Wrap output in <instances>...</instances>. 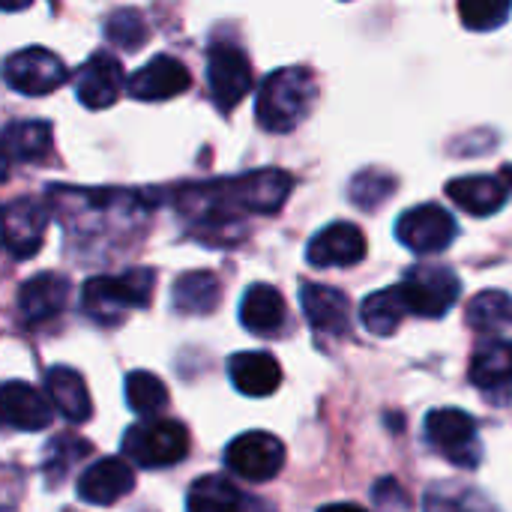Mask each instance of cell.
<instances>
[{"mask_svg":"<svg viewBox=\"0 0 512 512\" xmlns=\"http://www.w3.org/2000/svg\"><path fill=\"white\" fill-rule=\"evenodd\" d=\"M294 189V177L279 168H261L243 177L192 183L177 192V210L195 225H207L210 243H225V228L246 213H276Z\"/></svg>","mask_w":512,"mask_h":512,"instance_id":"1","label":"cell"},{"mask_svg":"<svg viewBox=\"0 0 512 512\" xmlns=\"http://www.w3.org/2000/svg\"><path fill=\"white\" fill-rule=\"evenodd\" d=\"M318 96V81L306 66H282L270 72L255 99V117L264 132L285 135L306 120Z\"/></svg>","mask_w":512,"mask_h":512,"instance_id":"2","label":"cell"},{"mask_svg":"<svg viewBox=\"0 0 512 512\" xmlns=\"http://www.w3.org/2000/svg\"><path fill=\"white\" fill-rule=\"evenodd\" d=\"M156 273L135 267L120 276H93L81 288V312L93 324L114 327L129 309H147L153 300Z\"/></svg>","mask_w":512,"mask_h":512,"instance_id":"3","label":"cell"},{"mask_svg":"<svg viewBox=\"0 0 512 512\" xmlns=\"http://www.w3.org/2000/svg\"><path fill=\"white\" fill-rule=\"evenodd\" d=\"M123 459L135 462L138 468L156 471V468H171L180 465L189 453V432L180 420H141L132 423L123 435Z\"/></svg>","mask_w":512,"mask_h":512,"instance_id":"4","label":"cell"},{"mask_svg":"<svg viewBox=\"0 0 512 512\" xmlns=\"http://www.w3.org/2000/svg\"><path fill=\"white\" fill-rule=\"evenodd\" d=\"M399 291H402L411 315L438 321L456 306V300L462 294V282H459L456 270H450L444 264H414L405 273V279L399 282Z\"/></svg>","mask_w":512,"mask_h":512,"instance_id":"5","label":"cell"},{"mask_svg":"<svg viewBox=\"0 0 512 512\" xmlns=\"http://www.w3.org/2000/svg\"><path fill=\"white\" fill-rule=\"evenodd\" d=\"M252 63L240 45L216 42L207 48V90L222 114H231L252 90Z\"/></svg>","mask_w":512,"mask_h":512,"instance_id":"6","label":"cell"},{"mask_svg":"<svg viewBox=\"0 0 512 512\" xmlns=\"http://www.w3.org/2000/svg\"><path fill=\"white\" fill-rule=\"evenodd\" d=\"M426 441L432 450H438L447 462L459 468H477L480 465V441H477V423L471 414L459 408H435L426 414Z\"/></svg>","mask_w":512,"mask_h":512,"instance_id":"7","label":"cell"},{"mask_svg":"<svg viewBox=\"0 0 512 512\" xmlns=\"http://www.w3.org/2000/svg\"><path fill=\"white\" fill-rule=\"evenodd\" d=\"M3 78H6V87L15 93L48 96L69 78V69L54 51L42 45H30V48L12 51L3 60Z\"/></svg>","mask_w":512,"mask_h":512,"instance_id":"8","label":"cell"},{"mask_svg":"<svg viewBox=\"0 0 512 512\" xmlns=\"http://www.w3.org/2000/svg\"><path fill=\"white\" fill-rule=\"evenodd\" d=\"M456 237V216L441 204H417L396 219V240L414 255H438L450 249Z\"/></svg>","mask_w":512,"mask_h":512,"instance_id":"9","label":"cell"},{"mask_svg":"<svg viewBox=\"0 0 512 512\" xmlns=\"http://www.w3.org/2000/svg\"><path fill=\"white\" fill-rule=\"evenodd\" d=\"M225 468L246 483H267L285 468V444L270 432H243L225 447Z\"/></svg>","mask_w":512,"mask_h":512,"instance_id":"10","label":"cell"},{"mask_svg":"<svg viewBox=\"0 0 512 512\" xmlns=\"http://www.w3.org/2000/svg\"><path fill=\"white\" fill-rule=\"evenodd\" d=\"M129 81L123 78V66L114 54L108 51H96L90 54L72 75V87L75 96L84 108L90 111H105L120 99V90Z\"/></svg>","mask_w":512,"mask_h":512,"instance_id":"11","label":"cell"},{"mask_svg":"<svg viewBox=\"0 0 512 512\" xmlns=\"http://www.w3.org/2000/svg\"><path fill=\"white\" fill-rule=\"evenodd\" d=\"M3 246L12 258H33L48 231V207L30 195L12 198L3 207Z\"/></svg>","mask_w":512,"mask_h":512,"instance_id":"12","label":"cell"},{"mask_svg":"<svg viewBox=\"0 0 512 512\" xmlns=\"http://www.w3.org/2000/svg\"><path fill=\"white\" fill-rule=\"evenodd\" d=\"M69 279L63 273H36L27 282H21L18 297H15V312L24 327H42L54 321L66 303H69Z\"/></svg>","mask_w":512,"mask_h":512,"instance_id":"13","label":"cell"},{"mask_svg":"<svg viewBox=\"0 0 512 512\" xmlns=\"http://www.w3.org/2000/svg\"><path fill=\"white\" fill-rule=\"evenodd\" d=\"M189 84L192 75L183 60H177L174 54H156L132 72L126 90L138 102H165L186 93Z\"/></svg>","mask_w":512,"mask_h":512,"instance_id":"14","label":"cell"},{"mask_svg":"<svg viewBox=\"0 0 512 512\" xmlns=\"http://www.w3.org/2000/svg\"><path fill=\"white\" fill-rule=\"evenodd\" d=\"M363 258H366V234L354 222H330L306 246V261L318 270L354 267Z\"/></svg>","mask_w":512,"mask_h":512,"instance_id":"15","label":"cell"},{"mask_svg":"<svg viewBox=\"0 0 512 512\" xmlns=\"http://www.w3.org/2000/svg\"><path fill=\"white\" fill-rule=\"evenodd\" d=\"M135 489V471L123 456H102L87 465L78 477V498L84 504L111 507Z\"/></svg>","mask_w":512,"mask_h":512,"instance_id":"16","label":"cell"},{"mask_svg":"<svg viewBox=\"0 0 512 512\" xmlns=\"http://www.w3.org/2000/svg\"><path fill=\"white\" fill-rule=\"evenodd\" d=\"M468 378L477 390H483L492 399H501L504 393H512V339L507 336H495V339H480L474 354H471V366H468Z\"/></svg>","mask_w":512,"mask_h":512,"instance_id":"17","label":"cell"},{"mask_svg":"<svg viewBox=\"0 0 512 512\" xmlns=\"http://www.w3.org/2000/svg\"><path fill=\"white\" fill-rule=\"evenodd\" d=\"M300 306L309 327L321 336H345L351 327V300L333 285L306 282L300 288Z\"/></svg>","mask_w":512,"mask_h":512,"instance_id":"18","label":"cell"},{"mask_svg":"<svg viewBox=\"0 0 512 512\" xmlns=\"http://www.w3.org/2000/svg\"><path fill=\"white\" fill-rule=\"evenodd\" d=\"M228 378L237 393L249 399H264L279 390L282 366L267 351H240L228 360Z\"/></svg>","mask_w":512,"mask_h":512,"instance_id":"19","label":"cell"},{"mask_svg":"<svg viewBox=\"0 0 512 512\" xmlns=\"http://www.w3.org/2000/svg\"><path fill=\"white\" fill-rule=\"evenodd\" d=\"M0 414L9 429L45 432L51 426L48 399L27 381H6L0 390Z\"/></svg>","mask_w":512,"mask_h":512,"instance_id":"20","label":"cell"},{"mask_svg":"<svg viewBox=\"0 0 512 512\" xmlns=\"http://www.w3.org/2000/svg\"><path fill=\"white\" fill-rule=\"evenodd\" d=\"M447 198L471 216H495L498 210H504L510 189L501 177L468 174L447 183Z\"/></svg>","mask_w":512,"mask_h":512,"instance_id":"21","label":"cell"},{"mask_svg":"<svg viewBox=\"0 0 512 512\" xmlns=\"http://www.w3.org/2000/svg\"><path fill=\"white\" fill-rule=\"evenodd\" d=\"M45 393L51 399V405L57 408V414L72 423V426H84L93 417V399L87 393L84 378L69 369V366H51L45 372Z\"/></svg>","mask_w":512,"mask_h":512,"instance_id":"22","label":"cell"},{"mask_svg":"<svg viewBox=\"0 0 512 512\" xmlns=\"http://www.w3.org/2000/svg\"><path fill=\"white\" fill-rule=\"evenodd\" d=\"M285 297L279 294V288L255 282L246 288L243 300H240V324L252 333V336H276L285 327Z\"/></svg>","mask_w":512,"mask_h":512,"instance_id":"23","label":"cell"},{"mask_svg":"<svg viewBox=\"0 0 512 512\" xmlns=\"http://www.w3.org/2000/svg\"><path fill=\"white\" fill-rule=\"evenodd\" d=\"M222 303L219 279L207 270L183 273L171 288V306L180 315H210Z\"/></svg>","mask_w":512,"mask_h":512,"instance_id":"24","label":"cell"},{"mask_svg":"<svg viewBox=\"0 0 512 512\" xmlns=\"http://www.w3.org/2000/svg\"><path fill=\"white\" fill-rule=\"evenodd\" d=\"M6 162H39L51 153V123L45 120H12L3 129Z\"/></svg>","mask_w":512,"mask_h":512,"instance_id":"25","label":"cell"},{"mask_svg":"<svg viewBox=\"0 0 512 512\" xmlns=\"http://www.w3.org/2000/svg\"><path fill=\"white\" fill-rule=\"evenodd\" d=\"M465 321L483 339H495L512 330V294L507 291H483L468 303Z\"/></svg>","mask_w":512,"mask_h":512,"instance_id":"26","label":"cell"},{"mask_svg":"<svg viewBox=\"0 0 512 512\" xmlns=\"http://www.w3.org/2000/svg\"><path fill=\"white\" fill-rule=\"evenodd\" d=\"M243 495L240 489L222 474L198 477L186 492V512H240Z\"/></svg>","mask_w":512,"mask_h":512,"instance_id":"27","label":"cell"},{"mask_svg":"<svg viewBox=\"0 0 512 512\" xmlns=\"http://www.w3.org/2000/svg\"><path fill=\"white\" fill-rule=\"evenodd\" d=\"M405 315H411V312L405 306L399 285L369 294L360 306V321L372 336H393Z\"/></svg>","mask_w":512,"mask_h":512,"instance_id":"28","label":"cell"},{"mask_svg":"<svg viewBox=\"0 0 512 512\" xmlns=\"http://www.w3.org/2000/svg\"><path fill=\"white\" fill-rule=\"evenodd\" d=\"M123 393H126V405L132 414L144 417V420H156L165 408H168V387L153 375V372H129L123 381Z\"/></svg>","mask_w":512,"mask_h":512,"instance_id":"29","label":"cell"},{"mask_svg":"<svg viewBox=\"0 0 512 512\" xmlns=\"http://www.w3.org/2000/svg\"><path fill=\"white\" fill-rule=\"evenodd\" d=\"M87 456H93L90 441H84V438L75 435V432H63V435H54V438L48 441L42 471H45V477L51 480V486L57 489V486L69 477V471H72L75 465H81Z\"/></svg>","mask_w":512,"mask_h":512,"instance_id":"30","label":"cell"},{"mask_svg":"<svg viewBox=\"0 0 512 512\" xmlns=\"http://www.w3.org/2000/svg\"><path fill=\"white\" fill-rule=\"evenodd\" d=\"M105 39L114 48L138 51L150 39V24H147V18L138 9L123 6V9L108 12V18H105Z\"/></svg>","mask_w":512,"mask_h":512,"instance_id":"31","label":"cell"},{"mask_svg":"<svg viewBox=\"0 0 512 512\" xmlns=\"http://www.w3.org/2000/svg\"><path fill=\"white\" fill-rule=\"evenodd\" d=\"M396 192V177L381 168H366L351 177L348 183V201L360 210H378L390 195Z\"/></svg>","mask_w":512,"mask_h":512,"instance_id":"32","label":"cell"},{"mask_svg":"<svg viewBox=\"0 0 512 512\" xmlns=\"http://www.w3.org/2000/svg\"><path fill=\"white\" fill-rule=\"evenodd\" d=\"M510 0H462L459 3V18L468 30L474 33H489L498 30L510 18Z\"/></svg>","mask_w":512,"mask_h":512,"instance_id":"33","label":"cell"},{"mask_svg":"<svg viewBox=\"0 0 512 512\" xmlns=\"http://www.w3.org/2000/svg\"><path fill=\"white\" fill-rule=\"evenodd\" d=\"M426 512H486L483 501L471 492H459V495H441V492H429L426 495Z\"/></svg>","mask_w":512,"mask_h":512,"instance_id":"34","label":"cell"},{"mask_svg":"<svg viewBox=\"0 0 512 512\" xmlns=\"http://www.w3.org/2000/svg\"><path fill=\"white\" fill-rule=\"evenodd\" d=\"M318 512H369V510H363L360 504H327V507H321Z\"/></svg>","mask_w":512,"mask_h":512,"instance_id":"35","label":"cell"},{"mask_svg":"<svg viewBox=\"0 0 512 512\" xmlns=\"http://www.w3.org/2000/svg\"><path fill=\"white\" fill-rule=\"evenodd\" d=\"M507 177H510V180H512V165H510V168H507Z\"/></svg>","mask_w":512,"mask_h":512,"instance_id":"36","label":"cell"},{"mask_svg":"<svg viewBox=\"0 0 512 512\" xmlns=\"http://www.w3.org/2000/svg\"><path fill=\"white\" fill-rule=\"evenodd\" d=\"M66 512H72V510H66Z\"/></svg>","mask_w":512,"mask_h":512,"instance_id":"37","label":"cell"}]
</instances>
